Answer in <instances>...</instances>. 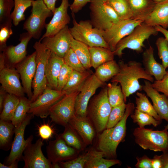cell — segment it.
<instances>
[{
  "instance_id": "cell-1",
  "label": "cell",
  "mask_w": 168,
  "mask_h": 168,
  "mask_svg": "<svg viewBox=\"0 0 168 168\" xmlns=\"http://www.w3.org/2000/svg\"><path fill=\"white\" fill-rule=\"evenodd\" d=\"M118 63L119 67V72L111 79V81L120 84L125 102L130 95L142 90V86L139 83V79H145L152 82L154 81L152 76L146 72L139 62L130 61L126 63L120 60Z\"/></svg>"
},
{
  "instance_id": "cell-2",
  "label": "cell",
  "mask_w": 168,
  "mask_h": 168,
  "mask_svg": "<svg viewBox=\"0 0 168 168\" xmlns=\"http://www.w3.org/2000/svg\"><path fill=\"white\" fill-rule=\"evenodd\" d=\"M135 108L133 103H128L124 115L120 121L114 127L106 128L99 134L97 148L103 153L104 156L112 159L117 157V147L126 135L127 119L133 113Z\"/></svg>"
},
{
  "instance_id": "cell-3",
  "label": "cell",
  "mask_w": 168,
  "mask_h": 168,
  "mask_svg": "<svg viewBox=\"0 0 168 168\" xmlns=\"http://www.w3.org/2000/svg\"><path fill=\"white\" fill-rule=\"evenodd\" d=\"M112 108L106 85L98 94L91 99L87 109L86 116L92 123L96 133H100L106 129Z\"/></svg>"
},
{
  "instance_id": "cell-4",
  "label": "cell",
  "mask_w": 168,
  "mask_h": 168,
  "mask_svg": "<svg viewBox=\"0 0 168 168\" xmlns=\"http://www.w3.org/2000/svg\"><path fill=\"white\" fill-rule=\"evenodd\" d=\"M158 33L155 26L148 25L143 22L138 25L128 35L117 43L114 51L115 55L121 57L123 54V51L128 48L140 53L145 47V41L152 35H156Z\"/></svg>"
},
{
  "instance_id": "cell-5",
  "label": "cell",
  "mask_w": 168,
  "mask_h": 168,
  "mask_svg": "<svg viewBox=\"0 0 168 168\" xmlns=\"http://www.w3.org/2000/svg\"><path fill=\"white\" fill-rule=\"evenodd\" d=\"M73 26L70 32L75 40L86 44L89 47H101L110 49L103 37L104 31L94 27L90 20H81L77 22L72 14Z\"/></svg>"
},
{
  "instance_id": "cell-6",
  "label": "cell",
  "mask_w": 168,
  "mask_h": 168,
  "mask_svg": "<svg viewBox=\"0 0 168 168\" xmlns=\"http://www.w3.org/2000/svg\"><path fill=\"white\" fill-rule=\"evenodd\" d=\"M135 142L144 150L155 152H168V131L154 130L144 127H138L134 130Z\"/></svg>"
},
{
  "instance_id": "cell-7",
  "label": "cell",
  "mask_w": 168,
  "mask_h": 168,
  "mask_svg": "<svg viewBox=\"0 0 168 168\" xmlns=\"http://www.w3.org/2000/svg\"><path fill=\"white\" fill-rule=\"evenodd\" d=\"M33 48L36 52L35 73L32 83L33 91L31 102L35 100L47 87L45 68L51 51L40 41L36 42Z\"/></svg>"
},
{
  "instance_id": "cell-8",
  "label": "cell",
  "mask_w": 168,
  "mask_h": 168,
  "mask_svg": "<svg viewBox=\"0 0 168 168\" xmlns=\"http://www.w3.org/2000/svg\"><path fill=\"white\" fill-rule=\"evenodd\" d=\"M32 7L31 14L24 22L23 28L32 38L39 39L45 27L46 19L52 16L53 13L47 7L43 0H34Z\"/></svg>"
},
{
  "instance_id": "cell-9",
  "label": "cell",
  "mask_w": 168,
  "mask_h": 168,
  "mask_svg": "<svg viewBox=\"0 0 168 168\" xmlns=\"http://www.w3.org/2000/svg\"><path fill=\"white\" fill-rule=\"evenodd\" d=\"M90 3V21L94 27L105 31L120 20L113 9L104 0H91Z\"/></svg>"
},
{
  "instance_id": "cell-10",
  "label": "cell",
  "mask_w": 168,
  "mask_h": 168,
  "mask_svg": "<svg viewBox=\"0 0 168 168\" xmlns=\"http://www.w3.org/2000/svg\"><path fill=\"white\" fill-rule=\"evenodd\" d=\"M79 91L66 94L54 104L50 110L52 121L65 127L75 115L76 99Z\"/></svg>"
},
{
  "instance_id": "cell-11",
  "label": "cell",
  "mask_w": 168,
  "mask_h": 168,
  "mask_svg": "<svg viewBox=\"0 0 168 168\" xmlns=\"http://www.w3.org/2000/svg\"><path fill=\"white\" fill-rule=\"evenodd\" d=\"M33 138L30 135L23 152L22 159L24 162V168H53L51 163L43 154L42 148L44 145L43 140L38 139L32 143Z\"/></svg>"
},
{
  "instance_id": "cell-12",
  "label": "cell",
  "mask_w": 168,
  "mask_h": 168,
  "mask_svg": "<svg viewBox=\"0 0 168 168\" xmlns=\"http://www.w3.org/2000/svg\"><path fill=\"white\" fill-rule=\"evenodd\" d=\"M66 94L63 91L47 87L35 100L31 102L28 114H32L41 118H47L49 115L51 108Z\"/></svg>"
},
{
  "instance_id": "cell-13",
  "label": "cell",
  "mask_w": 168,
  "mask_h": 168,
  "mask_svg": "<svg viewBox=\"0 0 168 168\" xmlns=\"http://www.w3.org/2000/svg\"><path fill=\"white\" fill-rule=\"evenodd\" d=\"M105 82L100 81L94 73L86 81L77 95L75 103V115L77 116H86V110L90 100L97 89L104 87Z\"/></svg>"
},
{
  "instance_id": "cell-14",
  "label": "cell",
  "mask_w": 168,
  "mask_h": 168,
  "mask_svg": "<svg viewBox=\"0 0 168 168\" xmlns=\"http://www.w3.org/2000/svg\"><path fill=\"white\" fill-rule=\"evenodd\" d=\"M143 22L132 19L121 20L104 31L103 37L110 49L114 52L119 41L129 34L136 27Z\"/></svg>"
},
{
  "instance_id": "cell-15",
  "label": "cell",
  "mask_w": 168,
  "mask_h": 168,
  "mask_svg": "<svg viewBox=\"0 0 168 168\" xmlns=\"http://www.w3.org/2000/svg\"><path fill=\"white\" fill-rule=\"evenodd\" d=\"M47 158L53 165L69 161L78 156V151L67 144L60 135L50 141L46 147Z\"/></svg>"
},
{
  "instance_id": "cell-16",
  "label": "cell",
  "mask_w": 168,
  "mask_h": 168,
  "mask_svg": "<svg viewBox=\"0 0 168 168\" xmlns=\"http://www.w3.org/2000/svg\"><path fill=\"white\" fill-rule=\"evenodd\" d=\"M34 116L32 114H28L24 120L15 127L14 140L5 165H9L11 164H18L22 158L23 152L27 142V139L26 140L24 139L25 131L26 127L30 123Z\"/></svg>"
},
{
  "instance_id": "cell-17",
  "label": "cell",
  "mask_w": 168,
  "mask_h": 168,
  "mask_svg": "<svg viewBox=\"0 0 168 168\" xmlns=\"http://www.w3.org/2000/svg\"><path fill=\"white\" fill-rule=\"evenodd\" d=\"M61 0L60 5L55 8L52 19L46 24V31L39 41L44 38L54 36L70 23V18L68 12L70 6L68 0Z\"/></svg>"
},
{
  "instance_id": "cell-18",
  "label": "cell",
  "mask_w": 168,
  "mask_h": 168,
  "mask_svg": "<svg viewBox=\"0 0 168 168\" xmlns=\"http://www.w3.org/2000/svg\"><path fill=\"white\" fill-rule=\"evenodd\" d=\"M73 37L68 25L54 36L44 38L42 43L58 56L63 58L71 48Z\"/></svg>"
},
{
  "instance_id": "cell-19",
  "label": "cell",
  "mask_w": 168,
  "mask_h": 168,
  "mask_svg": "<svg viewBox=\"0 0 168 168\" xmlns=\"http://www.w3.org/2000/svg\"><path fill=\"white\" fill-rule=\"evenodd\" d=\"M35 57V51L15 66V68L20 75L22 85L25 93L30 100L33 95L31 87L36 67Z\"/></svg>"
},
{
  "instance_id": "cell-20",
  "label": "cell",
  "mask_w": 168,
  "mask_h": 168,
  "mask_svg": "<svg viewBox=\"0 0 168 168\" xmlns=\"http://www.w3.org/2000/svg\"><path fill=\"white\" fill-rule=\"evenodd\" d=\"M20 78V75L15 68L6 67L0 71L1 86L8 94L19 97L25 96L26 94Z\"/></svg>"
},
{
  "instance_id": "cell-21",
  "label": "cell",
  "mask_w": 168,
  "mask_h": 168,
  "mask_svg": "<svg viewBox=\"0 0 168 168\" xmlns=\"http://www.w3.org/2000/svg\"><path fill=\"white\" fill-rule=\"evenodd\" d=\"M32 38L30 33L25 32L20 35V42L18 44L7 46L2 52L5 55L6 63L15 66L23 61L26 57L27 45Z\"/></svg>"
},
{
  "instance_id": "cell-22",
  "label": "cell",
  "mask_w": 168,
  "mask_h": 168,
  "mask_svg": "<svg viewBox=\"0 0 168 168\" xmlns=\"http://www.w3.org/2000/svg\"><path fill=\"white\" fill-rule=\"evenodd\" d=\"M142 90L151 99L153 106L161 120L168 122V97L164 94H161L152 86L150 82L144 81Z\"/></svg>"
},
{
  "instance_id": "cell-23",
  "label": "cell",
  "mask_w": 168,
  "mask_h": 168,
  "mask_svg": "<svg viewBox=\"0 0 168 168\" xmlns=\"http://www.w3.org/2000/svg\"><path fill=\"white\" fill-rule=\"evenodd\" d=\"M68 124L77 133L86 146L92 144L96 132L92 123L86 116L75 115Z\"/></svg>"
},
{
  "instance_id": "cell-24",
  "label": "cell",
  "mask_w": 168,
  "mask_h": 168,
  "mask_svg": "<svg viewBox=\"0 0 168 168\" xmlns=\"http://www.w3.org/2000/svg\"><path fill=\"white\" fill-rule=\"evenodd\" d=\"M142 63L146 72L154 77L156 80H160L168 73V71L162 64L156 60L154 55V49L151 46L143 52Z\"/></svg>"
},
{
  "instance_id": "cell-25",
  "label": "cell",
  "mask_w": 168,
  "mask_h": 168,
  "mask_svg": "<svg viewBox=\"0 0 168 168\" xmlns=\"http://www.w3.org/2000/svg\"><path fill=\"white\" fill-rule=\"evenodd\" d=\"M64 63L63 58L51 52L45 68L47 87L57 90L58 77Z\"/></svg>"
},
{
  "instance_id": "cell-26",
  "label": "cell",
  "mask_w": 168,
  "mask_h": 168,
  "mask_svg": "<svg viewBox=\"0 0 168 168\" xmlns=\"http://www.w3.org/2000/svg\"><path fill=\"white\" fill-rule=\"evenodd\" d=\"M132 19L143 21L147 19L156 3L153 0H128Z\"/></svg>"
},
{
  "instance_id": "cell-27",
  "label": "cell",
  "mask_w": 168,
  "mask_h": 168,
  "mask_svg": "<svg viewBox=\"0 0 168 168\" xmlns=\"http://www.w3.org/2000/svg\"><path fill=\"white\" fill-rule=\"evenodd\" d=\"M144 22L153 26H159L168 28V0L157 3Z\"/></svg>"
},
{
  "instance_id": "cell-28",
  "label": "cell",
  "mask_w": 168,
  "mask_h": 168,
  "mask_svg": "<svg viewBox=\"0 0 168 168\" xmlns=\"http://www.w3.org/2000/svg\"><path fill=\"white\" fill-rule=\"evenodd\" d=\"M93 73L90 69L82 72L73 70L62 91L66 94L79 91L86 81Z\"/></svg>"
},
{
  "instance_id": "cell-29",
  "label": "cell",
  "mask_w": 168,
  "mask_h": 168,
  "mask_svg": "<svg viewBox=\"0 0 168 168\" xmlns=\"http://www.w3.org/2000/svg\"><path fill=\"white\" fill-rule=\"evenodd\" d=\"M91 67L95 69L102 64L114 60V53L101 47H89Z\"/></svg>"
},
{
  "instance_id": "cell-30",
  "label": "cell",
  "mask_w": 168,
  "mask_h": 168,
  "mask_svg": "<svg viewBox=\"0 0 168 168\" xmlns=\"http://www.w3.org/2000/svg\"><path fill=\"white\" fill-rule=\"evenodd\" d=\"M95 69L94 74L96 77L101 81L105 82L118 73L119 67L118 63L113 60L102 64Z\"/></svg>"
},
{
  "instance_id": "cell-31",
  "label": "cell",
  "mask_w": 168,
  "mask_h": 168,
  "mask_svg": "<svg viewBox=\"0 0 168 168\" xmlns=\"http://www.w3.org/2000/svg\"><path fill=\"white\" fill-rule=\"evenodd\" d=\"M63 132L60 134L67 145L80 152L86 146L74 129L69 124L65 127Z\"/></svg>"
},
{
  "instance_id": "cell-32",
  "label": "cell",
  "mask_w": 168,
  "mask_h": 168,
  "mask_svg": "<svg viewBox=\"0 0 168 168\" xmlns=\"http://www.w3.org/2000/svg\"><path fill=\"white\" fill-rule=\"evenodd\" d=\"M71 48L75 52L85 68L87 70H90L91 67L89 46L85 44L75 40L73 37Z\"/></svg>"
},
{
  "instance_id": "cell-33",
  "label": "cell",
  "mask_w": 168,
  "mask_h": 168,
  "mask_svg": "<svg viewBox=\"0 0 168 168\" xmlns=\"http://www.w3.org/2000/svg\"><path fill=\"white\" fill-rule=\"evenodd\" d=\"M104 156L102 152L97 150L86 164L84 168H108L120 163V161L118 160L105 159Z\"/></svg>"
},
{
  "instance_id": "cell-34",
  "label": "cell",
  "mask_w": 168,
  "mask_h": 168,
  "mask_svg": "<svg viewBox=\"0 0 168 168\" xmlns=\"http://www.w3.org/2000/svg\"><path fill=\"white\" fill-rule=\"evenodd\" d=\"M19 101L20 97L14 95L8 94L0 113V119L11 121Z\"/></svg>"
},
{
  "instance_id": "cell-35",
  "label": "cell",
  "mask_w": 168,
  "mask_h": 168,
  "mask_svg": "<svg viewBox=\"0 0 168 168\" xmlns=\"http://www.w3.org/2000/svg\"><path fill=\"white\" fill-rule=\"evenodd\" d=\"M34 0H14V10L11 13V17L12 23L15 26L25 19L24 12L29 7L32 6Z\"/></svg>"
},
{
  "instance_id": "cell-36",
  "label": "cell",
  "mask_w": 168,
  "mask_h": 168,
  "mask_svg": "<svg viewBox=\"0 0 168 168\" xmlns=\"http://www.w3.org/2000/svg\"><path fill=\"white\" fill-rule=\"evenodd\" d=\"M31 101L28 98L23 96L20 97V101L11 121L16 127L27 115L30 109Z\"/></svg>"
},
{
  "instance_id": "cell-37",
  "label": "cell",
  "mask_w": 168,
  "mask_h": 168,
  "mask_svg": "<svg viewBox=\"0 0 168 168\" xmlns=\"http://www.w3.org/2000/svg\"><path fill=\"white\" fill-rule=\"evenodd\" d=\"M15 127L11 121L0 119V146L7 149L9 147Z\"/></svg>"
},
{
  "instance_id": "cell-38",
  "label": "cell",
  "mask_w": 168,
  "mask_h": 168,
  "mask_svg": "<svg viewBox=\"0 0 168 168\" xmlns=\"http://www.w3.org/2000/svg\"><path fill=\"white\" fill-rule=\"evenodd\" d=\"M136 95L137 97H135L136 106L135 108L152 116L157 120L161 121L153 105H152L145 94L137 92Z\"/></svg>"
},
{
  "instance_id": "cell-39",
  "label": "cell",
  "mask_w": 168,
  "mask_h": 168,
  "mask_svg": "<svg viewBox=\"0 0 168 168\" xmlns=\"http://www.w3.org/2000/svg\"><path fill=\"white\" fill-rule=\"evenodd\" d=\"M113 9L120 20L132 19L128 0H104Z\"/></svg>"
},
{
  "instance_id": "cell-40",
  "label": "cell",
  "mask_w": 168,
  "mask_h": 168,
  "mask_svg": "<svg viewBox=\"0 0 168 168\" xmlns=\"http://www.w3.org/2000/svg\"><path fill=\"white\" fill-rule=\"evenodd\" d=\"M97 150L91 148L87 152L79 155L72 160L59 163L60 168H83L91 157Z\"/></svg>"
},
{
  "instance_id": "cell-41",
  "label": "cell",
  "mask_w": 168,
  "mask_h": 168,
  "mask_svg": "<svg viewBox=\"0 0 168 168\" xmlns=\"http://www.w3.org/2000/svg\"><path fill=\"white\" fill-rule=\"evenodd\" d=\"M107 85V96L112 107L121 104L124 101L123 93L120 85L117 82H112Z\"/></svg>"
},
{
  "instance_id": "cell-42",
  "label": "cell",
  "mask_w": 168,
  "mask_h": 168,
  "mask_svg": "<svg viewBox=\"0 0 168 168\" xmlns=\"http://www.w3.org/2000/svg\"><path fill=\"white\" fill-rule=\"evenodd\" d=\"M130 117L133 122L137 123L140 128L151 125L156 127L160 124L161 121L157 120L152 116L136 109H134V112L131 114Z\"/></svg>"
},
{
  "instance_id": "cell-43",
  "label": "cell",
  "mask_w": 168,
  "mask_h": 168,
  "mask_svg": "<svg viewBox=\"0 0 168 168\" xmlns=\"http://www.w3.org/2000/svg\"><path fill=\"white\" fill-rule=\"evenodd\" d=\"M126 106L127 104L124 102L120 105L112 107L106 128L114 127L120 121L124 115Z\"/></svg>"
},
{
  "instance_id": "cell-44",
  "label": "cell",
  "mask_w": 168,
  "mask_h": 168,
  "mask_svg": "<svg viewBox=\"0 0 168 168\" xmlns=\"http://www.w3.org/2000/svg\"><path fill=\"white\" fill-rule=\"evenodd\" d=\"M63 59L64 63L74 70L82 72L87 70L83 66L75 52L71 48L67 52Z\"/></svg>"
},
{
  "instance_id": "cell-45",
  "label": "cell",
  "mask_w": 168,
  "mask_h": 168,
  "mask_svg": "<svg viewBox=\"0 0 168 168\" xmlns=\"http://www.w3.org/2000/svg\"><path fill=\"white\" fill-rule=\"evenodd\" d=\"M156 44L162 64L166 69L168 68V41L165 37H160L156 40Z\"/></svg>"
},
{
  "instance_id": "cell-46",
  "label": "cell",
  "mask_w": 168,
  "mask_h": 168,
  "mask_svg": "<svg viewBox=\"0 0 168 168\" xmlns=\"http://www.w3.org/2000/svg\"><path fill=\"white\" fill-rule=\"evenodd\" d=\"M12 21L0 24V50L2 52L7 47L8 39L13 34L12 28Z\"/></svg>"
},
{
  "instance_id": "cell-47",
  "label": "cell",
  "mask_w": 168,
  "mask_h": 168,
  "mask_svg": "<svg viewBox=\"0 0 168 168\" xmlns=\"http://www.w3.org/2000/svg\"><path fill=\"white\" fill-rule=\"evenodd\" d=\"M14 5V0H0V24L12 21L11 11Z\"/></svg>"
},
{
  "instance_id": "cell-48",
  "label": "cell",
  "mask_w": 168,
  "mask_h": 168,
  "mask_svg": "<svg viewBox=\"0 0 168 168\" xmlns=\"http://www.w3.org/2000/svg\"><path fill=\"white\" fill-rule=\"evenodd\" d=\"M73 69L64 63L61 68L58 80L57 90L62 91L67 83Z\"/></svg>"
},
{
  "instance_id": "cell-49",
  "label": "cell",
  "mask_w": 168,
  "mask_h": 168,
  "mask_svg": "<svg viewBox=\"0 0 168 168\" xmlns=\"http://www.w3.org/2000/svg\"><path fill=\"white\" fill-rule=\"evenodd\" d=\"M153 87L168 97V72L162 79L156 80L151 84Z\"/></svg>"
},
{
  "instance_id": "cell-50",
  "label": "cell",
  "mask_w": 168,
  "mask_h": 168,
  "mask_svg": "<svg viewBox=\"0 0 168 168\" xmlns=\"http://www.w3.org/2000/svg\"><path fill=\"white\" fill-rule=\"evenodd\" d=\"M38 133L41 138L43 140H47L52 136L54 131L49 124H43L38 128Z\"/></svg>"
},
{
  "instance_id": "cell-51",
  "label": "cell",
  "mask_w": 168,
  "mask_h": 168,
  "mask_svg": "<svg viewBox=\"0 0 168 168\" xmlns=\"http://www.w3.org/2000/svg\"><path fill=\"white\" fill-rule=\"evenodd\" d=\"M137 162L135 165L137 168H152V159L146 155L136 157Z\"/></svg>"
},
{
  "instance_id": "cell-52",
  "label": "cell",
  "mask_w": 168,
  "mask_h": 168,
  "mask_svg": "<svg viewBox=\"0 0 168 168\" xmlns=\"http://www.w3.org/2000/svg\"><path fill=\"white\" fill-rule=\"evenodd\" d=\"M91 0H74L72 4L70 5V8L72 14L76 13L81 10L88 2Z\"/></svg>"
},
{
  "instance_id": "cell-53",
  "label": "cell",
  "mask_w": 168,
  "mask_h": 168,
  "mask_svg": "<svg viewBox=\"0 0 168 168\" xmlns=\"http://www.w3.org/2000/svg\"><path fill=\"white\" fill-rule=\"evenodd\" d=\"M152 168H163V164L161 155H155L152 159Z\"/></svg>"
},
{
  "instance_id": "cell-54",
  "label": "cell",
  "mask_w": 168,
  "mask_h": 168,
  "mask_svg": "<svg viewBox=\"0 0 168 168\" xmlns=\"http://www.w3.org/2000/svg\"><path fill=\"white\" fill-rule=\"evenodd\" d=\"M8 93L1 86L0 87V112H1L3 105Z\"/></svg>"
},
{
  "instance_id": "cell-55",
  "label": "cell",
  "mask_w": 168,
  "mask_h": 168,
  "mask_svg": "<svg viewBox=\"0 0 168 168\" xmlns=\"http://www.w3.org/2000/svg\"><path fill=\"white\" fill-rule=\"evenodd\" d=\"M47 7L54 13L55 8V4L56 0H43Z\"/></svg>"
},
{
  "instance_id": "cell-56",
  "label": "cell",
  "mask_w": 168,
  "mask_h": 168,
  "mask_svg": "<svg viewBox=\"0 0 168 168\" xmlns=\"http://www.w3.org/2000/svg\"><path fill=\"white\" fill-rule=\"evenodd\" d=\"M161 156L163 168H168V152H163Z\"/></svg>"
},
{
  "instance_id": "cell-57",
  "label": "cell",
  "mask_w": 168,
  "mask_h": 168,
  "mask_svg": "<svg viewBox=\"0 0 168 168\" xmlns=\"http://www.w3.org/2000/svg\"><path fill=\"white\" fill-rule=\"evenodd\" d=\"M155 27L158 32L162 33L168 41V30L159 26Z\"/></svg>"
},
{
  "instance_id": "cell-58",
  "label": "cell",
  "mask_w": 168,
  "mask_h": 168,
  "mask_svg": "<svg viewBox=\"0 0 168 168\" xmlns=\"http://www.w3.org/2000/svg\"><path fill=\"white\" fill-rule=\"evenodd\" d=\"M6 61L5 55L2 52L0 54V71L5 68L6 65Z\"/></svg>"
},
{
  "instance_id": "cell-59",
  "label": "cell",
  "mask_w": 168,
  "mask_h": 168,
  "mask_svg": "<svg viewBox=\"0 0 168 168\" xmlns=\"http://www.w3.org/2000/svg\"><path fill=\"white\" fill-rule=\"evenodd\" d=\"M18 167V164H11L10 165H7L0 163V168H17Z\"/></svg>"
},
{
  "instance_id": "cell-60",
  "label": "cell",
  "mask_w": 168,
  "mask_h": 168,
  "mask_svg": "<svg viewBox=\"0 0 168 168\" xmlns=\"http://www.w3.org/2000/svg\"><path fill=\"white\" fill-rule=\"evenodd\" d=\"M156 3H158L163 2L166 0H153Z\"/></svg>"
},
{
  "instance_id": "cell-61",
  "label": "cell",
  "mask_w": 168,
  "mask_h": 168,
  "mask_svg": "<svg viewBox=\"0 0 168 168\" xmlns=\"http://www.w3.org/2000/svg\"><path fill=\"white\" fill-rule=\"evenodd\" d=\"M165 128L168 130V124L166 125L165 127Z\"/></svg>"
}]
</instances>
